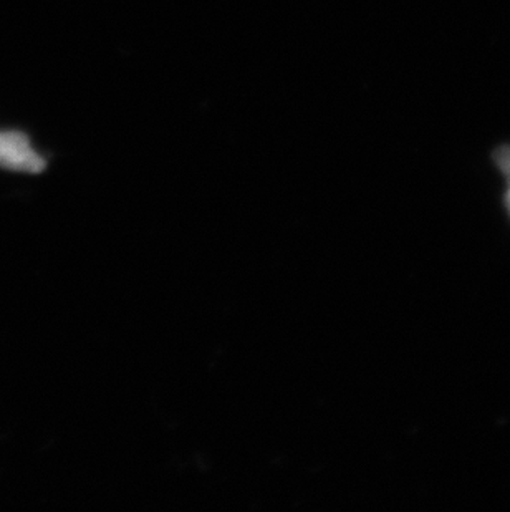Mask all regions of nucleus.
<instances>
[{"instance_id":"nucleus-1","label":"nucleus","mask_w":510,"mask_h":512,"mask_svg":"<svg viewBox=\"0 0 510 512\" xmlns=\"http://www.w3.org/2000/svg\"><path fill=\"white\" fill-rule=\"evenodd\" d=\"M0 166L7 170L40 173L44 171L45 161L30 146V141L20 131L0 133Z\"/></svg>"},{"instance_id":"nucleus-2","label":"nucleus","mask_w":510,"mask_h":512,"mask_svg":"<svg viewBox=\"0 0 510 512\" xmlns=\"http://www.w3.org/2000/svg\"><path fill=\"white\" fill-rule=\"evenodd\" d=\"M494 158H496L497 166H499V170L504 173V176L507 178V184H509V186H507L506 204L510 213V145L501 146V148L496 151Z\"/></svg>"}]
</instances>
